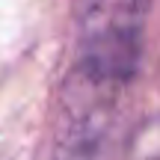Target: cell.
<instances>
[{"label": "cell", "instance_id": "obj_1", "mask_svg": "<svg viewBox=\"0 0 160 160\" xmlns=\"http://www.w3.org/2000/svg\"><path fill=\"white\" fill-rule=\"evenodd\" d=\"M148 0H77V65L92 77L131 83L139 71Z\"/></svg>", "mask_w": 160, "mask_h": 160}, {"label": "cell", "instance_id": "obj_2", "mask_svg": "<svg viewBox=\"0 0 160 160\" xmlns=\"http://www.w3.org/2000/svg\"><path fill=\"white\" fill-rule=\"evenodd\" d=\"M128 83L74 68L62 89L53 160H107L119 128V92Z\"/></svg>", "mask_w": 160, "mask_h": 160}]
</instances>
